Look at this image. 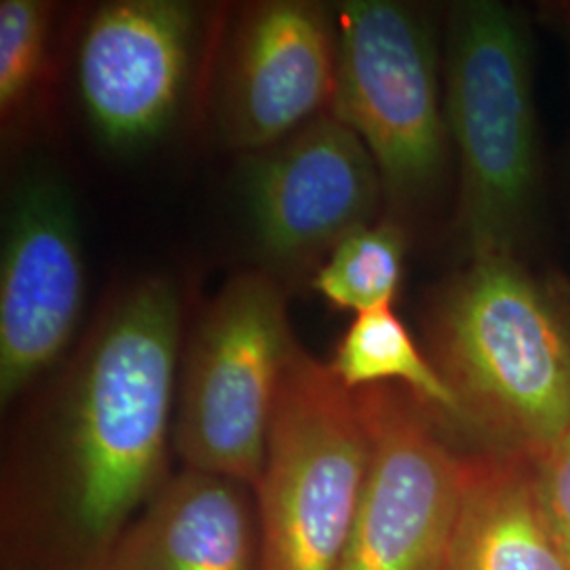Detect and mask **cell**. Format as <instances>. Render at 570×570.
<instances>
[{"instance_id":"30bf717a","label":"cell","mask_w":570,"mask_h":570,"mask_svg":"<svg viewBox=\"0 0 570 570\" xmlns=\"http://www.w3.org/2000/svg\"><path fill=\"white\" fill-rule=\"evenodd\" d=\"M199 9L184 0H117L82 30L77 85L94 134L112 150L159 140L183 106L199 42Z\"/></svg>"},{"instance_id":"52a82bcc","label":"cell","mask_w":570,"mask_h":570,"mask_svg":"<svg viewBox=\"0 0 570 570\" xmlns=\"http://www.w3.org/2000/svg\"><path fill=\"white\" fill-rule=\"evenodd\" d=\"M370 438L366 484L338 570H442L468 456L433 425V410L393 385L355 391Z\"/></svg>"},{"instance_id":"7a4b0ae2","label":"cell","mask_w":570,"mask_h":570,"mask_svg":"<svg viewBox=\"0 0 570 570\" xmlns=\"http://www.w3.org/2000/svg\"><path fill=\"white\" fill-rule=\"evenodd\" d=\"M431 343L456 421L532 456L569 431V315L511 256L471 261L433 311Z\"/></svg>"},{"instance_id":"6da1fadb","label":"cell","mask_w":570,"mask_h":570,"mask_svg":"<svg viewBox=\"0 0 570 570\" xmlns=\"http://www.w3.org/2000/svg\"><path fill=\"white\" fill-rule=\"evenodd\" d=\"M183 301L144 277L104 311L4 469L2 570H108L169 473Z\"/></svg>"},{"instance_id":"ba28073f","label":"cell","mask_w":570,"mask_h":570,"mask_svg":"<svg viewBox=\"0 0 570 570\" xmlns=\"http://www.w3.org/2000/svg\"><path fill=\"white\" fill-rule=\"evenodd\" d=\"M85 261L75 199L49 169L13 186L0 258V402L11 406L60 360L81 320Z\"/></svg>"},{"instance_id":"5bb4252c","label":"cell","mask_w":570,"mask_h":570,"mask_svg":"<svg viewBox=\"0 0 570 570\" xmlns=\"http://www.w3.org/2000/svg\"><path fill=\"white\" fill-rule=\"evenodd\" d=\"M332 372L348 391L402 383L429 410L456 421L459 402L391 306L360 313L336 345Z\"/></svg>"},{"instance_id":"3957f363","label":"cell","mask_w":570,"mask_h":570,"mask_svg":"<svg viewBox=\"0 0 570 570\" xmlns=\"http://www.w3.org/2000/svg\"><path fill=\"white\" fill-rule=\"evenodd\" d=\"M444 110L461 165L459 230L469 256H511L534 195L537 138L529 45L508 7H454Z\"/></svg>"},{"instance_id":"5b68a950","label":"cell","mask_w":570,"mask_h":570,"mask_svg":"<svg viewBox=\"0 0 570 570\" xmlns=\"http://www.w3.org/2000/svg\"><path fill=\"white\" fill-rule=\"evenodd\" d=\"M301 346L279 282L263 271L230 277L186 343L174 450L184 468L256 487L285 370Z\"/></svg>"},{"instance_id":"7c38bea8","label":"cell","mask_w":570,"mask_h":570,"mask_svg":"<svg viewBox=\"0 0 570 570\" xmlns=\"http://www.w3.org/2000/svg\"><path fill=\"white\" fill-rule=\"evenodd\" d=\"M108 570H261L254 489L202 469L171 473Z\"/></svg>"},{"instance_id":"2e32d148","label":"cell","mask_w":570,"mask_h":570,"mask_svg":"<svg viewBox=\"0 0 570 570\" xmlns=\"http://www.w3.org/2000/svg\"><path fill=\"white\" fill-rule=\"evenodd\" d=\"M56 4L47 0L0 2V117L4 131L26 117L41 89Z\"/></svg>"},{"instance_id":"e0dca14e","label":"cell","mask_w":570,"mask_h":570,"mask_svg":"<svg viewBox=\"0 0 570 570\" xmlns=\"http://www.w3.org/2000/svg\"><path fill=\"white\" fill-rule=\"evenodd\" d=\"M534 465L543 505L570 564V429L534 456Z\"/></svg>"},{"instance_id":"277c9868","label":"cell","mask_w":570,"mask_h":570,"mask_svg":"<svg viewBox=\"0 0 570 570\" xmlns=\"http://www.w3.org/2000/svg\"><path fill=\"white\" fill-rule=\"evenodd\" d=\"M367 463L357 393L330 364L298 348L285 370L254 487L261 570H338Z\"/></svg>"},{"instance_id":"9a60e30c","label":"cell","mask_w":570,"mask_h":570,"mask_svg":"<svg viewBox=\"0 0 570 570\" xmlns=\"http://www.w3.org/2000/svg\"><path fill=\"white\" fill-rule=\"evenodd\" d=\"M406 242L400 226H362L336 245L313 275V289L336 311L355 315L391 306L404 275Z\"/></svg>"},{"instance_id":"4fadbf2b","label":"cell","mask_w":570,"mask_h":570,"mask_svg":"<svg viewBox=\"0 0 570 570\" xmlns=\"http://www.w3.org/2000/svg\"><path fill=\"white\" fill-rule=\"evenodd\" d=\"M442 570H570L537 482L534 456H468Z\"/></svg>"},{"instance_id":"9c48e42d","label":"cell","mask_w":570,"mask_h":570,"mask_svg":"<svg viewBox=\"0 0 570 570\" xmlns=\"http://www.w3.org/2000/svg\"><path fill=\"white\" fill-rule=\"evenodd\" d=\"M383 183L372 155L332 112L261 153L244 171L247 218L268 265L305 271L372 225Z\"/></svg>"},{"instance_id":"8fae6325","label":"cell","mask_w":570,"mask_h":570,"mask_svg":"<svg viewBox=\"0 0 570 570\" xmlns=\"http://www.w3.org/2000/svg\"><path fill=\"white\" fill-rule=\"evenodd\" d=\"M226 42L216 119L230 148L261 153L330 110L336 13L326 4H247Z\"/></svg>"},{"instance_id":"8992f818","label":"cell","mask_w":570,"mask_h":570,"mask_svg":"<svg viewBox=\"0 0 570 570\" xmlns=\"http://www.w3.org/2000/svg\"><path fill=\"white\" fill-rule=\"evenodd\" d=\"M336 13L330 112L357 134L395 204L425 199L446 161L433 32L414 7L346 0Z\"/></svg>"}]
</instances>
